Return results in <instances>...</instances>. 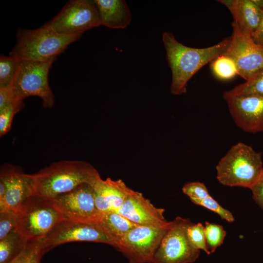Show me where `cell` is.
Returning <instances> with one entry per match:
<instances>
[{
  "label": "cell",
  "instance_id": "9c48e42d",
  "mask_svg": "<svg viewBox=\"0 0 263 263\" xmlns=\"http://www.w3.org/2000/svg\"><path fill=\"white\" fill-rule=\"evenodd\" d=\"M50 22L57 33L65 36L81 35L101 25L96 6L90 0L69 1Z\"/></svg>",
  "mask_w": 263,
  "mask_h": 263
},
{
  "label": "cell",
  "instance_id": "7c38bea8",
  "mask_svg": "<svg viewBox=\"0 0 263 263\" xmlns=\"http://www.w3.org/2000/svg\"><path fill=\"white\" fill-rule=\"evenodd\" d=\"M230 42L223 55L235 63L238 75L246 80L263 69V48L244 33L233 21Z\"/></svg>",
  "mask_w": 263,
  "mask_h": 263
},
{
  "label": "cell",
  "instance_id": "2e32d148",
  "mask_svg": "<svg viewBox=\"0 0 263 263\" xmlns=\"http://www.w3.org/2000/svg\"><path fill=\"white\" fill-rule=\"evenodd\" d=\"M93 187L96 206L103 214L116 212L127 197L134 191L122 180H113L110 178L103 180L99 177Z\"/></svg>",
  "mask_w": 263,
  "mask_h": 263
},
{
  "label": "cell",
  "instance_id": "8992f818",
  "mask_svg": "<svg viewBox=\"0 0 263 263\" xmlns=\"http://www.w3.org/2000/svg\"><path fill=\"white\" fill-rule=\"evenodd\" d=\"M56 57L43 61H21L11 86L17 96L23 100L26 97H40L44 108L55 104V97L48 82L49 70Z\"/></svg>",
  "mask_w": 263,
  "mask_h": 263
},
{
  "label": "cell",
  "instance_id": "3957f363",
  "mask_svg": "<svg viewBox=\"0 0 263 263\" xmlns=\"http://www.w3.org/2000/svg\"><path fill=\"white\" fill-rule=\"evenodd\" d=\"M17 36V43L9 56L21 61H43L56 57L81 35H60L48 22L34 30L20 29Z\"/></svg>",
  "mask_w": 263,
  "mask_h": 263
},
{
  "label": "cell",
  "instance_id": "d4e9b609",
  "mask_svg": "<svg viewBox=\"0 0 263 263\" xmlns=\"http://www.w3.org/2000/svg\"><path fill=\"white\" fill-rule=\"evenodd\" d=\"M205 234L207 248L210 253H214L221 245L226 235V231L219 225L205 222Z\"/></svg>",
  "mask_w": 263,
  "mask_h": 263
},
{
  "label": "cell",
  "instance_id": "484cf974",
  "mask_svg": "<svg viewBox=\"0 0 263 263\" xmlns=\"http://www.w3.org/2000/svg\"><path fill=\"white\" fill-rule=\"evenodd\" d=\"M24 107L23 102L10 104L0 110V136H2L10 130L15 115Z\"/></svg>",
  "mask_w": 263,
  "mask_h": 263
},
{
  "label": "cell",
  "instance_id": "ffe728a7",
  "mask_svg": "<svg viewBox=\"0 0 263 263\" xmlns=\"http://www.w3.org/2000/svg\"><path fill=\"white\" fill-rule=\"evenodd\" d=\"M28 241L17 230L0 240V263H9L22 250Z\"/></svg>",
  "mask_w": 263,
  "mask_h": 263
},
{
  "label": "cell",
  "instance_id": "7402d4cb",
  "mask_svg": "<svg viewBox=\"0 0 263 263\" xmlns=\"http://www.w3.org/2000/svg\"><path fill=\"white\" fill-rule=\"evenodd\" d=\"M46 252L41 240L28 241L20 253L9 263H40Z\"/></svg>",
  "mask_w": 263,
  "mask_h": 263
},
{
  "label": "cell",
  "instance_id": "5bb4252c",
  "mask_svg": "<svg viewBox=\"0 0 263 263\" xmlns=\"http://www.w3.org/2000/svg\"><path fill=\"white\" fill-rule=\"evenodd\" d=\"M235 124L245 132H263V96H223Z\"/></svg>",
  "mask_w": 263,
  "mask_h": 263
},
{
  "label": "cell",
  "instance_id": "ac0fdd59",
  "mask_svg": "<svg viewBox=\"0 0 263 263\" xmlns=\"http://www.w3.org/2000/svg\"><path fill=\"white\" fill-rule=\"evenodd\" d=\"M101 25L124 29L131 22L132 13L125 0H94Z\"/></svg>",
  "mask_w": 263,
  "mask_h": 263
},
{
  "label": "cell",
  "instance_id": "ba28073f",
  "mask_svg": "<svg viewBox=\"0 0 263 263\" xmlns=\"http://www.w3.org/2000/svg\"><path fill=\"white\" fill-rule=\"evenodd\" d=\"M48 252L63 244L91 242L108 244L116 249L118 241L100 224H93L64 220L57 224L42 240Z\"/></svg>",
  "mask_w": 263,
  "mask_h": 263
},
{
  "label": "cell",
  "instance_id": "f546056e",
  "mask_svg": "<svg viewBox=\"0 0 263 263\" xmlns=\"http://www.w3.org/2000/svg\"><path fill=\"white\" fill-rule=\"evenodd\" d=\"M182 191L189 197L192 202L204 199L210 196L205 184L199 182L186 183L183 187Z\"/></svg>",
  "mask_w": 263,
  "mask_h": 263
},
{
  "label": "cell",
  "instance_id": "4fadbf2b",
  "mask_svg": "<svg viewBox=\"0 0 263 263\" xmlns=\"http://www.w3.org/2000/svg\"><path fill=\"white\" fill-rule=\"evenodd\" d=\"M0 181L5 185L6 194L0 203V212H18L24 202L35 194L34 174L25 173L22 169L10 164L1 166Z\"/></svg>",
  "mask_w": 263,
  "mask_h": 263
},
{
  "label": "cell",
  "instance_id": "4316f807",
  "mask_svg": "<svg viewBox=\"0 0 263 263\" xmlns=\"http://www.w3.org/2000/svg\"><path fill=\"white\" fill-rule=\"evenodd\" d=\"M187 235L194 248L204 250L207 255L211 254L207 248L205 226L202 224L192 223L187 229Z\"/></svg>",
  "mask_w": 263,
  "mask_h": 263
},
{
  "label": "cell",
  "instance_id": "e0dca14e",
  "mask_svg": "<svg viewBox=\"0 0 263 263\" xmlns=\"http://www.w3.org/2000/svg\"><path fill=\"white\" fill-rule=\"evenodd\" d=\"M231 13L239 29L251 38L257 31L263 17V9L253 0H219Z\"/></svg>",
  "mask_w": 263,
  "mask_h": 263
},
{
  "label": "cell",
  "instance_id": "8fae6325",
  "mask_svg": "<svg viewBox=\"0 0 263 263\" xmlns=\"http://www.w3.org/2000/svg\"><path fill=\"white\" fill-rule=\"evenodd\" d=\"M65 219L97 224L103 214L97 208L92 185L84 183L53 199Z\"/></svg>",
  "mask_w": 263,
  "mask_h": 263
},
{
  "label": "cell",
  "instance_id": "f1b7e54d",
  "mask_svg": "<svg viewBox=\"0 0 263 263\" xmlns=\"http://www.w3.org/2000/svg\"><path fill=\"white\" fill-rule=\"evenodd\" d=\"M192 202L216 213L222 219L228 222H233L234 221L232 213L220 205L210 195L204 199L194 201Z\"/></svg>",
  "mask_w": 263,
  "mask_h": 263
},
{
  "label": "cell",
  "instance_id": "603a6c76",
  "mask_svg": "<svg viewBox=\"0 0 263 263\" xmlns=\"http://www.w3.org/2000/svg\"><path fill=\"white\" fill-rule=\"evenodd\" d=\"M211 69L215 76L222 80H229L238 75L234 62L223 54L212 61Z\"/></svg>",
  "mask_w": 263,
  "mask_h": 263
},
{
  "label": "cell",
  "instance_id": "30bf717a",
  "mask_svg": "<svg viewBox=\"0 0 263 263\" xmlns=\"http://www.w3.org/2000/svg\"><path fill=\"white\" fill-rule=\"evenodd\" d=\"M168 229L138 225L119 240L116 249L130 263H153L155 252Z\"/></svg>",
  "mask_w": 263,
  "mask_h": 263
},
{
  "label": "cell",
  "instance_id": "83f0119b",
  "mask_svg": "<svg viewBox=\"0 0 263 263\" xmlns=\"http://www.w3.org/2000/svg\"><path fill=\"white\" fill-rule=\"evenodd\" d=\"M17 212L5 211L0 212V240L17 230Z\"/></svg>",
  "mask_w": 263,
  "mask_h": 263
},
{
  "label": "cell",
  "instance_id": "1f68e13d",
  "mask_svg": "<svg viewBox=\"0 0 263 263\" xmlns=\"http://www.w3.org/2000/svg\"><path fill=\"white\" fill-rule=\"evenodd\" d=\"M250 189L252 192L253 198L263 210V172Z\"/></svg>",
  "mask_w": 263,
  "mask_h": 263
},
{
  "label": "cell",
  "instance_id": "9a60e30c",
  "mask_svg": "<svg viewBox=\"0 0 263 263\" xmlns=\"http://www.w3.org/2000/svg\"><path fill=\"white\" fill-rule=\"evenodd\" d=\"M163 208L155 207L142 193L134 191L116 212L139 225L168 229L171 222L165 219Z\"/></svg>",
  "mask_w": 263,
  "mask_h": 263
},
{
  "label": "cell",
  "instance_id": "44dd1931",
  "mask_svg": "<svg viewBox=\"0 0 263 263\" xmlns=\"http://www.w3.org/2000/svg\"><path fill=\"white\" fill-rule=\"evenodd\" d=\"M255 95L263 96V69L252 75L245 82L224 92L223 96H243Z\"/></svg>",
  "mask_w": 263,
  "mask_h": 263
},
{
  "label": "cell",
  "instance_id": "d6a6232c",
  "mask_svg": "<svg viewBox=\"0 0 263 263\" xmlns=\"http://www.w3.org/2000/svg\"><path fill=\"white\" fill-rule=\"evenodd\" d=\"M251 38L255 43L263 48V17L257 31Z\"/></svg>",
  "mask_w": 263,
  "mask_h": 263
},
{
  "label": "cell",
  "instance_id": "6da1fadb",
  "mask_svg": "<svg viewBox=\"0 0 263 263\" xmlns=\"http://www.w3.org/2000/svg\"><path fill=\"white\" fill-rule=\"evenodd\" d=\"M230 39L227 37L211 46L195 48L179 42L171 32H164L162 40L172 74L171 93L176 95L185 94L189 80L204 65L222 55Z\"/></svg>",
  "mask_w": 263,
  "mask_h": 263
},
{
  "label": "cell",
  "instance_id": "277c9868",
  "mask_svg": "<svg viewBox=\"0 0 263 263\" xmlns=\"http://www.w3.org/2000/svg\"><path fill=\"white\" fill-rule=\"evenodd\" d=\"M216 169L217 179L221 184L250 189L263 172L262 154L239 142L230 148Z\"/></svg>",
  "mask_w": 263,
  "mask_h": 263
},
{
  "label": "cell",
  "instance_id": "cb8c5ba5",
  "mask_svg": "<svg viewBox=\"0 0 263 263\" xmlns=\"http://www.w3.org/2000/svg\"><path fill=\"white\" fill-rule=\"evenodd\" d=\"M21 60L3 55L0 57V87L11 85L19 69Z\"/></svg>",
  "mask_w": 263,
  "mask_h": 263
},
{
  "label": "cell",
  "instance_id": "5b68a950",
  "mask_svg": "<svg viewBox=\"0 0 263 263\" xmlns=\"http://www.w3.org/2000/svg\"><path fill=\"white\" fill-rule=\"evenodd\" d=\"M17 230L27 241L42 240L65 220L53 200L33 195L17 212Z\"/></svg>",
  "mask_w": 263,
  "mask_h": 263
},
{
  "label": "cell",
  "instance_id": "7a4b0ae2",
  "mask_svg": "<svg viewBox=\"0 0 263 263\" xmlns=\"http://www.w3.org/2000/svg\"><path fill=\"white\" fill-rule=\"evenodd\" d=\"M34 174L35 194L52 200L84 183L93 186L100 177L91 164L80 160L55 162Z\"/></svg>",
  "mask_w": 263,
  "mask_h": 263
},
{
  "label": "cell",
  "instance_id": "d6986e66",
  "mask_svg": "<svg viewBox=\"0 0 263 263\" xmlns=\"http://www.w3.org/2000/svg\"><path fill=\"white\" fill-rule=\"evenodd\" d=\"M100 224L118 240V243L128 231L139 225L116 212L103 214Z\"/></svg>",
  "mask_w": 263,
  "mask_h": 263
},
{
  "label": "cell",
  "instance_id": "4dcf8cb0",
  "mask_svg": "<svg viewBox=\"0 0 263 263\" xmlns=\"http://www.w3.org/2000/svg\"><path fill=\"white\" fill-rule=\"evenodd\" d=\"M23 102L16 95L11 85L0 87V110L11 104Z\"/></svg>",
  "mask_w": 263,
  "mask_h": 263
},
{
  "label": "cell",
  "instance_id": "52a82bcc",
  "mask_svg": "<svg viewBox=\"0 0 263 263\" xmlns=\"http://www.w3.org/2000/svg\"><path fill=\"white\" fill-rule=\"evenodd\" d=\"M191 224L180 217L172 221L155 252L153 263H192L197 260L200 250L192 245L187 235Z\"/></svg>",
  "mask_w": 263,
  "mask_h": 263
}]
</instances>
